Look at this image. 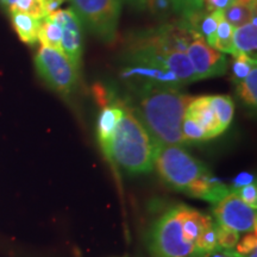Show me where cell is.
I'll use <instances>...</instances> for the list:
<instances>
[{
	"label": "cell",
	"instance_id": "cell-1",
	"mask_svg": "<svg viewBox=\"0 0 257 257\" xmlns=\"http://www.w3.org/2000/svg\"><path fill=\"white\" fill-rule=\"evenodd\" d=\"M138 104L133 108L148 133L159 144L185 146L181 123L193 96L182 93L178 86L147 81L138 89Z\"/></svg>",
	"mask_w": 257,
	"mask_h": 257
},
{
	"label": "cell",
	"instance_id": "cell-2",
	"mask_svg": "<svg viewBox=\"0 0 257 257\" xmlns=\"http://www.w3.org/2000/svg\"><path fill=\"white\" fill-rule=\"evenodd\" d=\"M123 117L112 138L107 160L131 175L147 174L154 169L160 144L148 133L130 106L123 102Z\"/></svg>",
	"mask_w": 257,
	"mask_h": 257
},
{
	"label": "cell",
	"instance_id": "cell-3",
	"mask_svg": "<svg viewBox=\"0 0 257 257\" xmlns=\"http://www.w3.org/2000/svg\"><path fill=\"white\" fill-rule=\"evenodd\" d=\"M154 168L167 185L184 193L198 180L211 174L210 170L182 146L160 144L156 149Z\"/></svg>",
	"mask_w": 257,
	"mask_h": 257
},
{
	"label": "cell",
	"instance_id": "cell-4",
	"mask_svg": "<svg viewBox=\"0 0 257 257\" xmlns=\"http://www.w3.org/2000/svg\"><path fill=\"white\" fill-rule=\"evenodd\" d=\"M185 205H176L161 216L149 234V248L155 257H200L195 245L182 231Z\"/></svg>",
	"mask_w": 257,
	"mask_h": 257
},
{
	"label": "cell",
	"instance_id": "cell-5",
	"mask_svg": "<svg viewBox=\"0 0 257 257\" xmlns=\"http://www.w3.org/2000/svg\"><path fill=\"white\" fill-rule=\"evenodd\" d=\"M35 68L40 78L61 95H69L79 83V68L62 51L41 47L35 56Z\"/></svg>",
	"mask_w": 257,
	"mask_h": 257
},
{
	"label": "cell",
	"instance_id": "cell-6",
	"mask_svg": "<svg viewBox=\"0 0 257 257\" xmlns=\"http://www.w3.org/2000/svg\"><path fill=\"white\" fill-rule=\"evenodd\" d=\"M80 21L99 40L112 43L117 37L120 0H72Z\"/></svg>",
	"mask_w": 257,
	"mask_h": 257
},
{
	"label": "cell",
	"instance_id": "cell-7",
	"mask_svg": "<svg viewBox=\"0 0 257 257\" xmlns=\"http://www.w3.org/2000/svg\"><path fill=\"white\" fill-rule=\"evenodd\" d=\"M213 214L218 224L236 230L237 232L256 231V210L248 206L233 192H230L217 202Z\"/></svg>",
	"mask_w": 257,
	"mask_h": 257
},
{
	"label": "cell",
	"instance_id": "cell-8",
	"mask_svg": "<svg viewBox=\"0 0 257 257\" xmlns=\"http://www.w3.org/2000/svg\"><path fill=\"white\" fill-rule=\"evenodd\" d=\"M186 54L191 61L197 81L220 76L226 72V57L223 53L208 46L201 35H198L189 43Z\"/></svg>",
	"mask_w": 257,
	"mask_h": 257
},
{
	"label": "cell",
	"instance_id": "cell-9",
	"mask_svg": "<svg viewBox=\"0 0 257 257\" xmlns=\"http://www.w3.org/2000/svg\"><path fill=\"white\" fill-rule=\"evenodd\" d=\"M47 18L60 25L62 53L79 68L82 56V28L78 15L73 9H66L51 12Z\"/></svg>",
	"mask_w": 257,
	"mask_h": 257
},
{
	"label": "cell",
	"instance_id": "cell-10",
	"mask_svg": "<svg viewBox=\"0 0 257 257\" xmlns=\"http://www.w3.org/2000/svg\"><path fill=\"white\" fill-rule=\"evenodd\" d=\"M186 114L194 118L206 133L207 141L223 134L211 104L210 95H202L193 98L185 111Z\"/></svg>",
	"mask_w": 257,
	"mask_h": 257
},
{
	"label": "cell",
	"instance_id": "cell-11",
	"mask_svg": "<svg viewBox=\"0 0 257 257\" xmlns=\"http://www.w3.org/2000/svg\"><path fill=\"white\" fill-rule=\"evenodd\" d=\"M123 102H117V104L105 106L99 114L96 135H98V141L102 153L106 157H108V154H110L112 138L123 117Z\"/></svg>",
	"mask_w": 257,
	"mask_h": 257
},
{
	"label": "cell",
	"instance_id": "cell-12",
	"mask_svg": "<svg viewBox=\"0 0 257 257\" xmlns=\"http://www.w3.org/2000/svg\"><path fill=\"white\" fill-rule=\"evenodd\" d=\"M257 0H232L231 4L223 10L224 18L233 28L248 24L256 17Z\"/></svg>",
	"mask_w": 257,
	"mask_h": 257
},
{
	"label": "cell",
	"instance_id": "cell-13",
	"mask_svg": "<svg viewBox=\"0 0 257 257\" xmlns=\"http://www.w3.org/2000/svg\"><path fill=\"white\" fill-rule=\"evenodd\" d=\"M123 78H133V76H138V78H144L150 82L165 83V85H173V86H181L178 76L175 73L168 69H160V68H152V67H142V66H131L126 68L121 74Z\"/></svg>",
	"mask_w": 257,
	"mask_h": 257
},
{
	"label": "cell",
	"instance_id": "cell-14",
	"mask_svg": "<svg viewBox=\"0 0 257 257\" xmlns=\"http://www.w3.org/2000/svg\"><path fill=\"white\" fill-rule=\"evenodd\" d=\"M10 17L21 41L29 46H34L38 41V30L42 19H37L22 12H12L10 14Z\"/></svg>",
	"mask_w": 257,
	"mask_h": 257
},
{
	"label": "cell",
	"instance_id": "cell-15",
	"mask_svg": "<svg viewBox=\"0 0 257 257\" xmlns=\"http://www.w3.org/2000/svg\"><path fill=\"white\" fill-rule=\"evenodd\" d=\"M257 49V27L251 23L244 24L242 27L234 28L233 32V53L246 54L256 57Z\"/></svg>",
	"mask_w": 257,
	"mask_h": 257
},
{
	"label": "cell",
	"instance_id": "cell-16",
	"mask_svg": "<svg viewBox=\"0 0 257 257\" xmlns=\"http://www.w3.org/2000/svg\"><path fill=\"white\" fill-rule=\"evenodd\" d=\"M61 38H62V30L60 25L47 17L42 19L40 30H38V41L41 42L42 47L62 51Z\"/></svg>",
	"mask_w": 257,
	"mask_h": 257
},
{
	"label": "cell",
	"instance_id": "cell-17",
	"mask_svg": "<svg viewBox=\"0 0 257 257\" xmlns=\"http://www.w3.org/2000/svg\"><path fill=\"white\" fill-rule=\"evenodd\" d=\"M211 104L223 133L230 126L234 113V105L229 95H210Z\"/></svg>",
	"mask_w": 257,
	"mask_h": 257
},
{
	"label": "cell",
	"instance_id": "cell-18",
	"mask_svg": "<svg viewBox=\"0 0 257 257\" xmlns=\"http://www.w3.org/2000/svg\"><path fill=\"white\" fill-rule=\"evenodd\" d=\"M8 12H22L37 19H43L49 16L48 0H15Z\"/></svg>",
	"mask_w": 257,
	"mask_h": 257
},
{
	"label": "cell",
	"instance_id": "cell-19",
	"mask_svg": "<svg viewBox=\"0 0 257 257\" xmlns=\"http://www.w3.org/2000/svg\"><path fill=\"white\" fill-rule=\"evenodd\" d=\"M238 96L249 107L256 108L257 106V67L251 69L245 79L238 82L237 86Z\"/></svg>",
	"mask_w": 257,
	"mask_h": 257
},
{
	"label": "cell",
	"instance_id": "cell-20",
	"mask_svg": "<svg viewBox=\"0 0 257 257\" xmlns=\"http://www.w3.org/2000/svg\"><path fill=\"white\" fill-rule=\"evenodd\" d=\"M233 32L234 28L226 19L223 18L217 28L216 36H214L213 48L220 53L231 54L233 53Z\"/></svg>",
	"mask_w": 257,
	"mask_h": 257
},
{
	"label": "cell",
	"instance_id": "cell-21",
	"mask_svg": "<svg viewBox=\"0 0 257 257\" xmlns=\"http://www.w3.org/2000/svg\"><path fill=\"white\" fill-rule=\"evenodd\" d=\"M172 2V10L181 16L185 22L192 21L204 12L205 5L204 0H170Z\"/></svg>",
	"mask_w": 257,
	"mask_h": 257
},
{
	"label": "cell",
	"instance_id": "cell-22",
	"mask_svg": "<svg viewBox=\"0 0 257 257\" xmlns=\"http://www.w3.org/2000/svg\"><path fill=\"white\" fill-rule=\"evenodd\" d=\"M181 133L187 143L199 142V141H207L206 133H205V130L202 128L201 125L199 124L194 118H192L191 115L186 113L181 123Z\"/></svg>",
	"mask_w": 257,
	"mask_h": 257
},
{
	"label": "cell",
	"instance_id": "cell-23",
	"mask_svg": "<svg viewBox=\"0 0 257 257\" xmlns=\"http://www.w3.org/2000/svg\"><path fill=\"white\" fill-rule=\"evenodd\" d=\"M256 67V57H251L246 54H234L232 63L233 81L239 82L246 78V75Z\"/></svg>",
	"mask_w": 257,
	"mask_h": 257
},
{
	"label": "cell",
	"instance_id": "cell-24",
	"mask_svg": "<svg viewBox=\"0 0 257 257\" xmlns=\"http://www.w3.org/2000/svg\"><path fill=\"white\" fill-rule=\"evenodd\" d=\"M214 229H216L217 243L219 248L224 250H233V248H236L239 240V232L218 223L214 224Z\"/></svg>",
	"mask_w": 257,
	"mask_h": 257
},
{
	"label": "cell",
	"instance_id": "cell-25",
	"mask_svg": "<svg viewBox=\"0 0 257 257\" xmlns=\"http://www.w3.org/2000/svg\"><path fill=\"white\" fill-rule=\"evenodd\" d=\"M144 6L156 17H166L172 11V2L170 0H146Z\"/></svg>",
	"mask_w": 257,
	"mask_h": 257
},
{
	"label": "cell",
	"instance_id": "cell-26",
	"mask_svg": "<svg viewBox=\"0 0 257 257\" xmlns=\"http://www.w3.org/2000/svg\"><path fill=\"white\" fill-rule=\"evenodd\" d=\"M236 193L242 200L245 202L248 206H250L253 210L257 208V186L256 182H252L248 186H244V187L237 189Z\"/></svg>",
	"mask_w": 257,
	"mask_h": 257
},
{
	"label": "cell",
	"instance_id": "cell-27",
	"mask_svg": "<svg viewBox=\"0 0 257 257\" xmlns=\"http://www.w3.org/2000/svg\"><path fill=\"white\" fill-rule=\"evenodd\" d=\"M237 252L240 253V255L246 256L253 250L257 249V234L256 231H250V232L244 236L242 240H238L236 245Z\"/></svg>",
	"mask_w": 257,
	"mask_h": 257
},
{
	"label": "cell",
	"instance_id": "cell-28",
	"mask_svg": "<svg viewBox=\"0 0 257 257\" xmlns=\"http://www.w3.org/2000/svg\"><path fill=\"white\" fill-rule=\"evenodd\" d=\"M255 182V176L252 174H250L248 172H242L239 173L238 175L236 176L232 182V186H231L230 192H236L237 189L244 187V186H248L250 184Z\"/></svg>",
	"mask_w": 257,
	"mask_h": 257
},
{
	"label": "cell",
	"instance_id": "cell-29",
	"mask_svg": "<svg viewBox=\"0 0 257 257\" xmlns=\"http://www.w3.org/2000/svg\"><path fill=\"white\" fill-rule=\"evenodd\" d=\"M232 0H204V5L207 11H216V10H224L231 4Z\"/></svg>",
	"mask_w": 257,
	"mask_h": 257
},
{
	"label": "cell",
	"instance_id": "cell-30",
	"mask_svg": "<svg viewBox=\"0 0 257 257\" xmlns=\"http://www.w3.org/2000/svg\"><path fill=\"white\" fill-rule=\"evenodd\" d=\"M127 2H130L131 4L138 6V9H143L144 8V2H146V0H127Z\"/></svg>",
	"mask_w": 257,
	"mask_h": 257
},
{
	"label": "cell",
	"instance_id": "cell-31",
	"mask_svg": "<svg viewBox=\"0 0 257 257\" xmlns=\"http://www.w3.org/2000/svg\"><path fill=\"white\" fill-rule=\"evenodd\" d=\"M248 257H257V249L253 250V251H251L250 253H248Z\"/></svg>",
	"mask_w": 257,
	"mask_h": 257
},
{
	"label": "cell",
	"instance_id": "cell-32",
	"mask_svg": "<svg viewBox=\"0 0 257 257\" xmlns=\"http://www.w3.org/2000/svg\"><path fill=\"white\" fill-rule=\"evenodd\" d=\"M57 2H61V3H63V2H64V0H57Z\"/></svg>",
	"mask_w": 257,
	"mask_h": 257
},
{
	"label": "cell",
	"instance_id": "cell-33",
	"mask_svg": "<svg viewBox=\"0 0 257 257\" xmlns=\"http://www.w3.org/2000/svg\"><path fill=\"white\" fill-rule=\"evenodd\" d=\"M243 257H245V256H243Z\"/></svg>",
	"mask_w": 257,
	"mask_h": 257
}]
</instances>
